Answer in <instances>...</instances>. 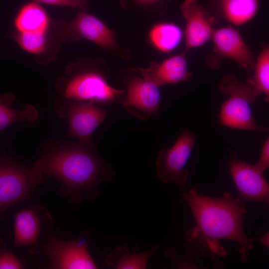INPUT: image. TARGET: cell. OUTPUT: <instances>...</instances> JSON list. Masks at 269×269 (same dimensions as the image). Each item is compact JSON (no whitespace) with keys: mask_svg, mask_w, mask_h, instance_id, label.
I'll return each instance as SVG.
<instances>
[{"mask_svg":"<svg viewBox=\"0 0 269 269\" xmlns=\"http://www.w3.org/2000/svg\"><path fill=\"white\" fill-rule=\"evenodd\" d=\"M181 196L187 202L196 222L185 237L193 247L189 248L193 253L213 259L224 257L228 253L220 240H229L239 246L242 262H247L254 240L248 237L243 229L247 210L241 200L228 192L221 198L202 195L195 187L183 191Z\"/></svg>","mask_w":269,"mask_h":269,"instance_id":"6da1fadb","label":"cell"},{"mask_svg":"<svg viewBox=\"0 0 269 269\" xmlns=\"http://www.w3.org/2000/svg\"><path fill=\"white\" fill-rule=\"evenodd\" d=\"M34 166L46 178L52 176L61 184L62 195L75 203L85 195L90 201L99 195V184L108 179L106 164L94 145L80 142L50 141L44 147Z\"/></svg>","mask_w":269,"mask_h":269,"instance_id":"7a4b0ae2","label":"cell"},{"mask_svg":"<svg viewBox=\"0 0 269 269\" xmlns=\"http://www.w3.org/2000/svg\"><path fill=\"white\" fill-rule=\"evenodd\" d=\"M219 88L229 98L221 106L219 118L225 127L266 132L268 129L259 125L253 115L251 105L260 94L248 82L239 81L233 75L224 76Z\"/></svg>","mask_w":269,"mask_h":269,"instance_id":"3957f363","label":"cell"},{"mask_svg":"<svg viewBox=\"0 0 269 269\" xmlns=\"http://www.w3.org/2000/svg\"><path fill=\"white\" fill-rule=\"evenodd\" d=\"M56 87L64 99L98 106L122 103L126 92L112 87L102 73L94 70L69 73L68 77L59 81Z\"/></svg>","mask_w":269,"mask_h":269,"instance_id":"277c9868","label":"cell"},{"mask_svg":"<svg viewBox=\"0 0 269 269\" xmlns=\"http://www.w3.org/2000/svg\"><path fill=\"white\" fill-rule=\"evenodd\" d=\"M46 178L34 166L28 168L8 159H0V220L8 208L26 200Z\"/></svg>","mask_w":269,"mask_h":269,"instance_id":"5b68a950","label":"cell"},{"mask_svg":"<svg viewBox=\"0 0 269 269\" xmlns=\"http://www.w3.org/2000/svg\"><path fill=\"white\" fill-rule=\"evenodd\" d=\"M55 113L68 122V136L75 137L86 145H94L92 134L104 122L109 111L87 102L70 101L63 98L53 105Z\"/></svg>","mask_w":269,"mask_h":269,"instance_id":"8992f818","label":"cell"},{"mask_svg":"<svg viewBox=\"0 0 269 269\" xmlns=\"http://www.w3.org/2000/svg\"><path fill=\"white\" fill-rule=\"evenodd\" d=\"M195 140V134L185 129L171 147L160 150L155 166L156 175L161 181L172 182L179 186L185 184L189 175L186 166Z\"/></svg>","mask_w":269,"mask_h":269,"instance_id":"52a82bcc","label":"cell"},{"mask_svg":"<svg viewBox=\"0 0 269 269\" xmlns=\"http://www.w3.org/2000/svg\"><path fill=\"white\" fill-rule=\"evenodd\" d=\"M89 241L87 231L70 241H62L49 232L41 251L49 260L50 269H94L97 266L87 250Z\"/></svg>","mask_w":269,"mask_h":269,"instance_id":"ba28073f","label":"cell"},{"mask_svg":"<svg viewBox=\"0 0 269 269\" xmlns=\"http://www.w3.org/2000/svg\"><path fill=\"white\" fill-rule=\"evenodd\" d=\"M126 83V96L122 102L125 110L142 120L158 116L161 99L159 87L142 75L130 77Z\"/></svg>","mask_w":269,"mask_h":269,"instance_id":"9c48e42d","label":"cell"},{"mask_svg":"<svg viewBox=\"0 0 269 269\" xmlns=\"http://www.w3.org/2000/svg\"><path fill=\"white\" fill-rule=\"evenodd\" d=\"M229 170L239 192L238 198L244 202L269 203V186L263 173L254 165L243 161L232 152L229 162Z\"/></svg>","mask_w":269,"mask_h":269,"instance_id":"30bf717a","label":"cell"},{"mask_svg":"<svg viewBox=\"0 0 269 269\" xmlns=\"http://www.w3.org/2000/svg\"><path fill=\"white\" fill-rule=\"evenodd\" d=\"M52 218L44 207L33 204L14 215V247L29 246L30 253L37 252L38 237L42 227L51 224Z\"/></svg>","mask_w":269,"mask_h":269,"instance_id":"8fae6325","label":"cell"},{"mask_svg":"<svg viewBox=\"0 0 269 269\" xmlns=\"http://www.w3.org/2000/svg\"><path fill=\"white\" fill-rule=\"evenodd\" d=\"M211 38L214 44V57L228 58L250 73L253 72L255 61L253 54L240 33L232 27L214 30Z\"/></svg>","mask_w":269,"mask_h":269,"instance_id":"7c38bea8","label":"cell"},{"mask_svg":"<svg viewBox=\"0 0 269 269\" xmlns=\"http://www.w3.org/2000/svg\"><path fill=\"white\" fill-rule=\"evenodd\" d=\"M63 26V38L65 40L84 38L103 47H118L114 32L97 17L85 12Z\"/></svg>","mask_w":269,"mask_h":269,"instance_id":"4fadbf2b","label":"cell"},{"mask_svg":"<svg viewBox=\"0 0 269 269\" xmlns=\"http://www.w3.org/2000/svg\"><path fill=\"white\" fill-rule=\"evenodd\" d=\"M180 9L185 21V38L187 49L200 47L212 37L213 18L199 0H184Z\"/></svg>","mask_w":269,"mask_h":269,"instance_id":"5bb4252c","label":"cell"},{"mask_svg":"<svg viewBox=\"0 0 269 269\" xmlns=\"http://www.w3.org/2000/svg\"><path fill=\"white\" fill-rule=\"evenodd\" d=\"M136 70L158 87L186 81L192 76L183 54L172 56L160 63L152 62L148 67Z\"/></svg>","mask_w":269,"mask_h":269,"instance_id":"9a60e30c","label":"cell"},{"mask_svg":"<svg viewBox=\"0 0 269 269\" xmlns=\"http://www.w3.org/2000/svg\"><path fill=\"white\" fill-rule=\"evenodd\" d=\"M50 19L46 10L38 2H28L18 11L14 21L18 32H46Z\"/></svg>","mask_w":269,"mask_h":269,"instance_id":"2e32d148","label":"cell"},{"mask_svg":"<svg viewBox=\"0 0 269 269\" xmlns=\"http://www.w3.org/2000/svg\"><path fill=\"white\" fill-rule=\"evenodd\" d=\"M15 100L11 93L0 95V132L3 131L13 123L27 122L34 123L39 118L36 108L31 105L24 106L20 110H16L11 107Z\"/></svg>","mask_w":269,"mask_h":269,"instance_id":"e0dca14e","label":"cell"},{"mask_svg":"<svg viewBox=\"0 0 269 269\" xmlns=\"http://www.w3.org/2000/svg\"><path fill=\"white\" fill-rule=\"evenodd\" d=\"M158 248L157 245L148 251L132 254L127 248L119 246L106 256V264L117 269H144L149 259Z\"/></svg>","mask_w":269,"mask_h":269,"instance_id":"ac0fdd59","label":"cell"},{"mask_svg":"<svg viewBox=\"0 0 269 269\" xmlns=\"http://www.w3.org/2000/svg\"><path fill=\"white\" fill-rule=\"evenodd\" d=\"M221 10L225 18L235 25L251 20L259 8L258 0H221Z\"/></svg>","mask_w":269,"mask_h":269,"instance_id":"d6986e66","label":"cell"},{"mask_svg":"<svg viewBox=\"0 0 269 269\" xmlns=\"http://www.w3.org/2000/svg\"><path fill=\"white\" fill-rule=\"evenodd\" d=\"M183 37L181 29L176 24L161 22L155 25L150 30L148 38L153 46L163 52L174 50Z\"/></svg>","mask_w":269,"mask_h":269,"instance_id":"ffe728a7","label":"cell"},{"mask_svg":"<svg viewBox=\"0 0 269 269\" xmlns=\"http://www.w3.org/2000/svg\"><path fill=\"white\" fill-rule=\"evenodd\" d=\"M253 75L247 82L260 95L263 94L266 101L269 99V48L266 46L260 52L255 61Z\"/></svg>","mask_w":269,"mask_h":269,"instance_id":"44dd1931","label":"cell"},{"mask_svg":"<svg viewBox=\"0 0 269 269\" xmlns=\"http://www.w3.org/2000/svg\"><path fill=\"white\" fill-rule=\"evenodd\" d=\"M12 37L23 50L31 54H40L46 48V32H17Z\"/></svg>","mask_w":269,"mask_h":269,"instance_id":"7402d4cb","label":"cell"},{"mask_svg":"<svg viewBox=\"0 0 269 269\" xmlns=\"http://www.w3.org/2000/svg\"><path fill=\"white\" fill-rule=\"evenodd\" d=\"M22 263L6 247L0 238V269H23Z\"/></svg>","mask_w":269,"mask_h":269,"instance_id":"603a6c76","label":"cell"},{"mask_svg":"<svg viewBox=\"0 0 269 269\" xmlns=\"http://www.w3.org/2000/svg\"><path fill=\"white\" fill-rule=\"evenodd\" d=\"M261 172H264L269 167V138L268 137L263 144L258 161L254 165Z\"/></svg>","mask_w":269,"mask_h":269,"instance_id":"cb8c5ba5","label":"cell"},{"mask_svg":"<svg viewBox=\"0 0 269 269\" xmlns=\"http://www.w3.org/2000/svg\"><path fill=\"white\" fill-rule=\"evenodd\" d=\"M37 2L56 5L69 6L83 9L85 6L76 0H34Z\"/></svg>","mask_w":269,"mask_h":269,"instance_id":"d4e9b609","label":"cell"},{"mask_svg":"<svg viewBox=\"0 0 269 269\" xmlns=\"http://www.w3.org/2000/svg\"><path fill=\"white\" fill-rule=\"evenodd\" d=\"M134 1L146 5H154L167 1L169 0H134Z\"/></svg>","mask_w":269,"mask_h":269,"instance_id":"484cf974","label":"cell"},{"mask_svg":"<svg viewBox=\"0 0 269 269\" xmlns=\"http://www.w3.org/2000/svg\"><path fill=\"white\" fill-rule=\"evenodd\" d=\"M269 233H265L264 235L261 237L259 239V241L263 244L266 247H269Z\"/></svg>","mask_w":269,"mask_h":269,"instance_id":"4316f807","label":"cell"},{"mask_svg":"<svg viewBox=\"0 0 269 269\" xmlns=\"http://www.w3.org/2000/svg\"><path fill=\"white\" fill-rule=\"evenodd\" d=\"M82 4H83L85 7L87 5V0H76Z\"/></svg>","mask_w":269,"mask_h":269,"instance_id":"83f0119b","label":"cell"}]
</instances>
